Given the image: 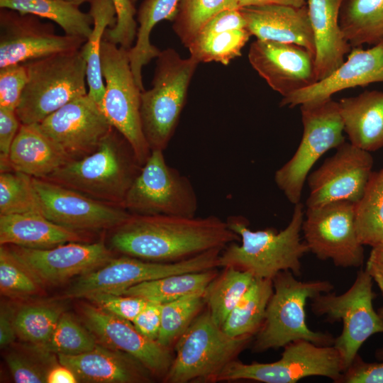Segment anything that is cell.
<instances>
[{
  "label": "cell",
  "mask_w": 383,
  "mask_h": 383,
  "mask_svg": "<svg viewBox=\"0 0 383 383\" xmlns=\"http://www.w3.org/2000/svg\"><path fill=\"white\" fill-rule=\"evenodd\" d=\"M383 82V42L364 50L353 48L347 60L326 77L282 97L279 105L294 108L323 101L342 90Z\"/></svg>",
  "instance_id": "obj_22"
},
{
  "label": "cell",
  "mask_w": 383,
  "mask_h": 383,
  "mask_svg": "<svg viewBox=\"0 0 383 383\" xmlns=\"http://www.w3.org/2000/svg\"><path fill=\"white\" fill-rule=\"evenodd\" d=\"M339 24L351 48L383 42V0H344Z\"/></svg>",
  "instance_id": "obj_31"
},
{
  "label": "cell",
  "mask_w": 383,
  "mask_h": 383,
  "mask_svg": "<svg viewBox=\"0 0 383 383\" xmlns=\"http://www.w3.org/2000/svg\"><path fill=\"white\" fill-rule=\"evenodd\" d=\"M27 82L24 63L0 67V108L16 111Z\"/></svg>",
  "instance_id": "obj_45"
},
{
  "label": "cell",
  "mask_w": 383,
  "mask_h": 383,
  "mask_svg": "<svg viewBox=\"0 0 383 383\" xmlns=\"http://www.w3.org/2000/svg\"><path fill=\"white\" fill-rule=\"evenodd\" d=\"M38 124L72 160L94 152L113 128L88 94L66 104Z\"/></svg>",
  "instance_id": "obj_19"
},
{
  "label": "cell",
  "mask_w": 383,
  "mask_h": 383,
  "mask_svg": "<svg viewBox=\"0 0 383 383\" xmlns=\"http://www.w3.org/2000/svg\"><path fill=\"white\" fill-rule=\"evenodd\" d=\"M38 284L11 255L5 245L0 248V291L12 298H22L35 294Z\"/></svg>",
  "instance_id": "obj_43"
},
{
  "label": "cell",
  "mask_w": 383,
  "mask_h": 383,
  "mask_svg": "<svg viewBox=\"0 0 383 383\" xmlns=\"http://www.w3.org/2000/svg\"><path fill=\"white\" fill-rule=\"evenodd\" d=\"M86 327L106 346L124 352L150 373L165 376L173 357L170 348L140 333L133 323L90 304L81 306Z\"/></svg>",
  "instance_id": "obj_21"
},
{
  "label": "cell",
  "mask_w": 383,
  "mask_h": 383,
  "mask_svg": "<svg viewBox=\"0 0 383 383\" xmlns=\"http://www.w3.org/2000/svg\"><path fill=\"white\" fill-rule=\"evenodd\" d=\"M8 159L13 170L36 178H44L72 160L38 123H21Z\"/></svg>",
  "instance_id": "obj_26"
},
{
  "label": "cell",
  "mask_w": 383,
  "mask_h": 383,
  "mask_svg": "<svg viewBox=\"0 0 383 383\" xmlns=\"http://www.w3.org/2000/svg\"><path fill=\"white\" fill-rule=\"evenodd\" d=\"M240 9L237 0H180L172 28L187 48L200 29L218 13Z\"/></svg>",
  "instance_id": "obj_39"
},
{
  "label": "cell",
  "mask_w": 383,
  "mask_h": 383,
  "mask_svg": "<svg viewBox=\"0 0 383 383\" xmlns=\"http://www.w3.org/2000/svg\"><path fill=\"white\" fill-rule=\"evenodd\" d=\"M223 268L204 292L211 318L221 328L255 278L250 273L233 267Z\"/></svg>",
  "instance_id": "obj_35"
},
{
  "label": "cell",
  "mask_w": 383,
  "mask_h": 383,
  "mask_svg": "<svg viewBox=\"0 0 383 383\" xmlns=\"http://www.w3.org/2000/svg\"><path fill=\"white\" fill-rule=\"evenodd\" d=\"M60 364L70 368L79 382L139 383L150 380V373L131 355L99 344L79 355L58 354Z\"/></svg>",
  "instance_id": "obj_24"
},
{
  "label": "cell",
  "mask_w": 383,
  "mask_h": 383,
  "mask_svg": "<svg viewBox=\"0 0 383 383\" xmlns=\"http://www.w3.org/2000/svg\"><path fill=\"white\" fill-rule=\"evenodd\" d=\"M15 312L9 306H1L0 313V345L6 348L13 343L17 335L14 326Z\"/></svg>",
  "instance_id": "obj_51"
},
{
  "label": "cell",
  "mask_w": 383,
  "mask_h": 383,
  "mask_svg": "<svg viewBox=\"0 0 383 383\" xmlns=\"http://www.w3.org/2000/svg\"><path fill=\"white\" fill-rule=\"evenodd\" d=\"M239 7L262 5H285L295 7L306 6L307 0H237Z\"/></svg>",
  "instance_id": "obj_54"
},
{
  "label": "cell",
  "mask_w": 383,
  "mask_h": 383,
  "mask_svg": "<svg viewBox=\"0 0 383 383\" xmlns=\"http://www.w3.org/2000/svg\"><path fill=\"white\" fill-rule=\"evenodd\" d=\"M62 312L48 304H30L20 308L14 314L17 335L23 341L40 348L50 338Z\"/></svg>",
  "instance_id": "obj_41"
},
{
  "label": "cell",
  "mask_w": 383,
  "mask_h": 383,
  "mask_svg": "<svg viewBox=\"0 0 383 383\" xmlns=\"http://www.w3.org/2000/svg\"><path fill=\"white\" fill-rule=\"evenodd\" d=\"M180 0H144L137 13L138 27L135 44L128 50V57L135 81L143 91L145 90L142 70L161 50L151 44L150 34L160 21H173L178 12Z\"/></svg>",
  "instance_id": "obj_29"
},
{
  "label": "cell",
  "mask_w": 383,
  "mask_h": 383,
  "mask_svg": "<svg viewBox=\"0 0 383 383\" xmlns=\"http://www.w3.org/2000/svg\"><path fill=\"white\" fill-rule=\"evenodd\" d=\"M101 60L105 81L101 109L111 126L128 140L140 163L143 165L151 150L141 123L142 91L135 81L128 50L104 39Z\"/></svg>",
  "instance_id": "obj_10"
},
{
  "label": "cell",
  "mask_w": 383,
  "mask_h": 383,
  "mask_svg": "<svg viewBox=\"0 0 383 383\" xmlns=\"http://www.w3.org/2000/svg\"><path fill=\"white\" fill-rule=\"evenodd\" d=\"M48 383H76L79 382L74 373L67 367L60 364L51 368L47 372Z\"/></svg>",
  "instance_id": "obj_53"
},
{
  "label": "cell",
  "mask_w": 383,
  "mask_h": 383,
  "mask_svg": "<svg viewBox=\"0 0 383 383\" xmlns=\"http://www.w3.org/2000/svg\"><path fill=\"white\" fill-rule=\"evenodd\" d=\"M40 213L33 177L9 170L0 174V215Z\"/></svg>",
  "instance_id": "obj_40"
},
{
  "label": "cell",
  "mask_w": 383,
  "mask_h": 383,
  "mask_svg": "<svg viewBox=\"0 0 383 383\" xmlns=\"http://www.w3.org/2000/svg\"><path fill=\"white\" fill-rule=\"evenodd\" d=\"M41 213L50 221L77 231L114 229L131 214L49 180L33 177Z\"/></svg>",
  "instance_id": "obj_17"
},
{
  "label": "cell",
  "mask_w": 383,
  "mask_h": 383,
  "mask_svg": "<svg viewBox=\"0 0 383 383\" xmlns=\"http://www.w3.org/2000/svg\"><path fill=\"white\" fill-rule=\"evenodd\" d=\"M344 0H307L315 40V63L318 81L326 77L345 61L352 48L339 24Z\"/></svg>",
  "instance_id": "obj_25"
},
{
  "label": "cell",
  "mask_w": 383,
  "mask_h": 383,
  "mask_svg": "<svg viewBox=\"0 0 383 383\" xmlns=\"http://www.w3.org/2000/svg\"><path fill=\"white\" fill-rule=\"evenodd\" d=\"M111 248L142 260L172 262L240 241L227 221L204 218L155 215L131 217L111 230Z\"/></svg>",
  "instance_id": "obj_1"
},
{
  "label": "cell",
  "mask_w": 383,
  "mask_h": 383,
  "mask_svg": "<svg viewBox=\"0 0 383 383\" xmlns=\"http://www.w3.org/2000/svg\"><path fill=\"white\" fill-rule=\"evenodd\" d=\"M79 231L58 225L40 213L0 215V244L48 249L84 242Z\"/></svg>",
  "instance_id": "obj_28"
},
{
  "label": "cell",
  "mask_w": 383,
  "mask_h": 383,
  "mask_svg": "<svg viewBox=\"0 0 383 383\" xmlns=\"http://www.w3.org/2000/svg\"><path fill=\"white\" fill-rule=\"evenodd\" d=\"M65 1L72 3L73 4H75V5L79 6L86 2L90 3L93 0H65Z\"/></svg>",
  "instance_id": "obj_56"
},
{
  "label": "cell",
  "mask_w": 383,
  "mask_h": 383,
  "mask_svg": "<svg viewBox=\"0 0 383 383\" xmlns=\"http://www.w3.org/2000/svg\"><path fill=\"white\" fill-rule=\"evenodd\" d=\"M372 287L370 275L365 270H360L345 292L322 293L311 299L315 315L324 316L331 322H343L342 333L335 338L333 345L341 356L345 370L370 337L383 333V319L373 306L376 294Z\"/></svg>",
  "instance_id": "obj_9"
},
{
  "label": "cell",
  "mask_w": 383,
  "mask_h": 383,
  "mask_svg": "<svg viewBox=\"0 0 383 383\" xmlns=\"http://www.w3.org/2000/svg\"><path fill=\"white\" fill-rule=\"evenodd\" d=\"M251 35L262 40L292 43L316 54L307 5H262L240 8Z\"/></svg>",
  "instance_id": "obj_23"
},
{
  "label": "cell",
  "mask_w": 383,
  "mask_h": 383,
  "mask_svg": "<svg viewBox=\"0 0 383 383\" xmlns=\"http://www.w3.org/2000/svg\"><path fill=\"white\" fill-rule=\"evenodd\" d=\"M152 88L141 92L140 118L151 150L164 151L172 139L185 105L189 87L199 64L172 48L156 57Z\"/></svg>",
  "instance_id": "obj_5"
},
{
  "label": "cell",
  "mask_w": 383,
  "mask_h": 383,
  "mask_svg": "<svg viewBox=\"0 0 383 383\" xmlns=\"http://www.w3.org/2000/svg\"><path fill=\"white\" fill-rule=\"evenodd\" d=\"M291 271H282L272 279L273 293L263 323L255 335L252 350L262 353L284 348L291 342L305 340L318 345H333L335 338L328 333L313 331L306 323L308 299L330 292L333 285L326 280L302 282Z\"/></svg>",
  "instance_id": "obj_4"
},
{
  "label": "cell",
  "mask_w": 383,
  "mask_h": 383,
  "mask_svg": "<svg viewBox=\"0 0 383 383\" xmlns=\"http://www.w3.org/2000/svg\"><path fill=\"white\" fill-rule=\"evenodd\" d=\"M6 361L15 382H47V373L26 356L19 353L11 352L6 356Z\"/></svg>",
  "instance_id": "obj_47"
},
{
  "label": "cell",
  "mask_w": 383,
  "mask_h": 383,
  "mask_svg": "<svg viewBox=\"0 0 383 383\" xmlns=\"http://www.w3.org/2000/svg\"><path fill=\"white\" fill-rule=\"evenodd\" d=\"M21 123L16 111L0 108V152L8 157Z\"/></svg>",
  "instance_id": "obj_50"
},
{
  "label": "cell",
  "mask_w": 383,
  "mask_h": 383,
  "mask_svg": "<svg viewBox=\"0 0 383 383\" xmlns=\"http://www.w3.org/2000/svg\"><path fill=\"white\" fill-rule=\"evenodd\" d=\"M24 64L28 82L16 110L22 124L39 123L66 104L88 94L87 64L81 49Z\"/></svg>",
  "instance_id": "obj_6"
},
{
  "label": "cell",
  "mask_w": 383,
  "mask_h": 383,
  "mask_svg": "<svg viewBox=\"0 0 383 383\" xmlns=\"http://www.w3.org/2000/svg\"><path fill=\"white\" fill-rule=\"evenodd\" d=\"M248 57L252 67L282 97L318 82L315 55L301 46L257 39Z\"/></svg>",
  "instance_id": "obj_20"
},
{
  "label": "cell",
  "mask_w": 383,
  "mask_h": 383,
  "mask_svg": "<svg viewBox=\"0 0 383 383\" xmlns=\"http://www.w3.org/2000/svg\"><path fill=\"white\" fill-rule=\"evenodd\" d=\"M96 340L91 331L72 315L62 313L49 340L37 348L57 355H79L94 348L98 345Z\"/></svg>",
  "instance_id": "obj_42"
},
{
  "label": "cell",
  "mask_w": 383,
  "mask_h": 383,
  "mask_svg": "<svg viewBox=\"0 0 383 383\" xmlns=\"http://www.w3.org/2000/svg\"><path fill=\"white\" fill-rule=\"evenodd\" d=\"M338 383H383V362H367L357 355Z\"/></svg>",
  "instance_id": "obj_48"
},
{
  "label": "cell",
  "mask_w": 383,
  "mask_h": 383,
  "mask_svg": "<svg viewBox=\"0 0 383 383\" xmlns=\"http://www.w3.org/2000/svg\"><path fill=\"white\" fill-rule=\"evenodd\" d=\"M116 14L113 27L106 29L104 39L126 50L133 47L137 35L136 11L131 0H112Z\"/></svg>",
  "instance_id": "obj_44"
},
{
  "label": "cell",
  "mask_w": 383,
  "mask_h": 383,
  "mask_svg": "<svg viewBox=\"0 0 383 383\" xmlns=\"http://www.w3.org/2000/svg\"><path fill=\"white\" fill-rule=\"evenodd\" d=\"M0 7L50 20L67 35L87 40L92 30L89 13L65 0H0Z\"/></svg>",
  "instance_id": "obj_32"
},
{
  "label": "cell",
  "mask_w": 383,
  "mask_h": 383,
  "mask_svg": "<svg viewBox=\"0 0 383 383\" xmlns=\"http://www.w3.org/2000/svg\"><path fill=\"white\" fill-rule=\"evenodd\" d=\"M142 166L128 140L112 128L94 152L70 160L42 179L123 207Z\"/></svg>",
  "instance_id": "obj_3"
},
{
  "label": "cell",
  "mask_w": 383,
  "mask_h": 383,
  "mask_svg": "<svg viewBox=\"0 0 383 383\" xmlns=\"http://www.w3.org/2000/svg\"><path fill=\"white\" fill-rule=\"evenodd\" d=\"M204 292L162 304L161 325L157 339L160 345L170 348L187 331L206 306Z\"/></svg>",
  "instance_id": "obj_38"
},
{
  "label": "cell",
  "mask_w": 383,
  "mask_h": 383,
  "mask_svg": "<svg viewBox=\"0 0 383 383\" xmlns=\"http://www.w3.org/2000/svg\"><path fill=\"white\" fill-rule=\"evenodd\" d=\"M216 268L172 274L134 285L120 294L142 298L160 304L204 292L218 275Z\"/></svg>",
  "instance_id": "obj_33"
},
{
  "label": "cell",
  "mask_w": 383,
  "mask_h": 383,
  "mask_svg": "<svg viewBox=\"0 0 383 383\" xmlns=\"http://www.w3.org/2000/svg\"><path fill=\"white\" fill-rule=\"evenodd\" d=\"M301 226L304 242L319 260H331L336 267H361L363 245L355 228V204L337 201L306 208Z\"/></svg>",
  "instance_id": "obj_14"
},
{
  "label": "cell",
  "mask_w": 383,
  "mask_h": 383,
  "mask_svg": "<svg viewBox=\"0 0 383 383\" xmlns=\"http://www.w3.org/2000/svg\"><path fill=\"white\" fill-rule=\"evenodd\" d=\"M304 218V205H294L292 218L279 232L273 228L252 231L248 221L231 216L226 221L238 235L240 244H228L221 252L218 267H233L250 273L255 278L272 279L282 271H291L296 277L301 274L302 257L309 252L300 238Z\"/></svg>",
  "instance_id": "obj_2"
},
{
  "label": "cell",
  "mask_w": 383,
  "mask_h": 383,
  "mask_svg": "<svg viewBox=\"0 0 383 383\" xmlns=\"http://www.w3.org/2000/svg\"><path fill=\"white\" fill-rule=\"evenodd\" d=\"M273 293L272 279L254 278L221 328L231 337L255 336L260 329Z\"/></svg>",
  "instance_id": "obj_34"
},
{
  "label": "cell",
  "mask_w": 383,
  "mask_h": 383,
  "mask_svg": "<svg viewBox=\"0 0 383 383\" xmlns=\"http://www.w3.org/2000/svg\"><path fill=\"white\" fill-rule=\"evenodd\" d=\"M355 228L363 245L383 243V167L373 172L360 200L355 204Z\"/></svg>",
  "instance_id": "obj_36"
},
{
  "label": "cell",
  "mask_w": 383,
  "mask_h": 383,
  "mask_svg": "<svg viewBox=\"0 0 383 383\" xmlns=\"http://www.w3.org/2000/svg\"><path fill=\"white\" fill-rule=\"evenodd\" d=\"M89 13L93 20L92 30L81 51L87 64L88 95L101 109L105 91L101 48L106 29L116 23V14L112 0H93Z\"/></svg>",
  "instance_id": "obj_30"
},
{
  "label": "cell",
  "mask_w": 383,
  "mask_h": 383,
  "mask_svg": "<svg viewBox=\"0 0 383 383\" xmlns=\"http://www.w3.org/2000/svg\"><path fill=\"white\" fill-rule=\"evenodd\" d=\"M250 36L247 28L199 33L187 48L190 57L199 63L216 62L227 65L241 55V50Z\"/></svg>",
  "instance_id": "obj_37"
},
{
  "label": "cell",
  "mask_w": 383,
  "mask_h": 383,
  "mask_svg": "<svg viewBox=\"0 0 383 383\" xmlns=\"http://www.w3.org/2000/svg\"><path fill=\"white\" fill-rule=\"evenodd\" d=\"M222 249H213L172 262L142 260L123 255L112 257L99 267L82 274L67 289L64 296L84 298L99 293L120 294L143 282L167 276L218 267Z\"/></svg>",
  "instance_id": "obj_11"
},
{
  "label": "cell",
  "mask_w": 383,
  "mask_h": 383,
  "mask_svg": "<svg viewBox=\"0 0 383 383\" xmlns=\"http://www.w3.org/2000/svg\"><path fill=\"white\" fill-rule=\"evenodd\" d=\"M86 299L100 309L131 322L148 302L137 296L111 293L96 294Z\"/></svg>",
  "instance_id": "obj_46"
},
{
  "label": "cell",
  "mask_w": 383,
  "mask_h": 383,
  "mask_svg": "<svg viewBox=\"0 0 383 383\" xmlns=\"http://www.w3.org/2000/svg\"><path fill=\"white\" fill-rule=\"evenodd\" d=\"M365 270L376 283L383 296V243L372 247Z\"/></svg>",
  "instance_id": "obj_52"
},
{
  "label": "cell",
  "mask_w": 383,
  "mask_h": 383,
  "mask_svg": "<svg viewBox=\"0 0 383 383\" xmlns=\"http://www.w3.org/2000/svg\"><path fill=\"white\" fill-rule=\"evenodd\" d=\"M162 304L148 301L132 321L135 328L147 338L157 340L161 325Z\"/></svg>",
  "instance_id": "obj_49"
},
{
  "label": "cell",
  "mask_w": 383,
  "mask_h": 383,
  "mask_svg": "<svg viewBox=\"0 0 383 383\" xmlns=\"http://www.w3.org/2000/svg\"><path fill=\"white\" fill-rule=\"evenodd\" d=\"M345 368L333 345H318L305 340L284 347L281 358L273 362L245 364L233 360L218 374L215 382L253 380L264 383H295L311 376L340 380Z\"/></svg>",
  "instance_id": "obj_13"
},
{
  "label": "cell",
  "mask_w": 383,
  "mask_h": 383,
  "mask_svg": "<svg viewBox=\"0 0 383 383\" xmlns=\"http://www.w3.org/2000/svg\"><path fill=\"white\" fill-rule=\"evenodd\" d=\"M252 338L229 336L214 323L207 309L196 317L175 343V356L164 382H214L218 374L236 360Z\"/></svg>",
  "instance_id": "obj_7"
},
{
  "label": "cell",
  "mask_w": 383,
  "mask_h": 383,
  "mask_svg": "<svg viewBox=\"0 0 383 383\" xmlns=\"http://www.w3.org/2000/svg\"><path fill=\"white\" fill-rule=\"evenodd\" d=\"M133 4H135L138 0H131Z\"/></svg>",
  "instance_id": "obj_57"
},
{
  "label": "cell",
  "mask_w": 383,
  "mask_h": 383,
  "mask_svg": "<svg viewBox=\"0 0 383 383\" xmlns=\"http://www.w3.org/2000/svg\"><path fill=\"white\" fill-rule=\"evenodd\" d=\"M373 164L370 152L344 142L334 155L308 175L306 208L337 201L357 203L373 172Z\"/></svg>",
  "instance_id": "obj_15"
},
{
  "label": "cell",
  "mask_w": 383,
  "mask_h": 383,
  "mask_svg": "<svg viewBox=\"0 0 383 383\" xmlns=\"http://www.w3.org/2000/svg\"><path fill=\"white\" fill-rule=\"evenodd\" d=\"M338 103L352 145L370 152L383 148V91L366 90Z\"/></svg>",
  "instance_id": "obj_27"
},
{
  "label": "cell",
  "mask_w": 383,
  "mask_h": 383,
  "mask_svg": "<svg viewBox=\"0 0 383 383\" xmlns=\"http://www.w3.org/2000/svg\"><path fill=\"white\" fill-rule=\"evenodd\" d=\"M86 41L57 34L50 23L42 22L36 16L1 9L0 67L79 50Z\"/></svg>",
  "instance_id": "obj_16"
},
{
  "label": "cell",
  "mask_w": 383,
  "mask_h": 383,
  "mask_svg": "<svg viewBox=\"0 0 383 383\" xmlns=\"http://www.w3.org/2000/svg\"><path fill=\"white\" fill-rule=\"evenodd\" d=\"M380 317L383 319V306L377 309ZM376 357L379 360H383V348L378 349L375 353Z\"/></svg>",
  "instance_id": "obj_55"
},
{
  "label": "cell",
  "mask_w": 383,
  "mask_h": 383,
  "mask_svg": "<svg viewBox=\"0 0 383 383\" xmlns=\"http://www.w3.org/2000/svg\"><path fill=\"white\" fill-rule=\"evenodd\" d=\"M6 246L16 262L41 285L61 284L99 267L113 257L103 241L70 242L48 249Z\"/></svg>",
  "instance_id": "obj_18"
},
{
  "label": "cell",
  "mask_w": 383,
  "mask_h": 383,
  "mask_svg": "<svg viewBox=\"0 0 383 383\" xmlns=\"http://www.w3.org/2000/svg\"><path fill=\"white\" fill-rule=\"evenodd\" d=\"M301 142L292 158L274 174V182L293 204L300 202L303 187L316 161L345 141L344 127L338 101L327 100L302 104Z\"/></svg>",
  "instance_id": "obj_8"
},
{
  "label": "cell",
  "mask_w": 383,
  "mask_h": 383,
  "mask_svg": "<svg viewBox=\"0 0 383 383\" xmlns=\"http://www.w3.org/2000/svg\"><path fill=\"white\" fill-rule=\"evenodd\" d=\"M123 207L131 214L194 217L198 199L191 181L168 165L162 150H151L129 188Z\"/></svg>",
  "instance_id": "obj_12"
}]
</instances>
